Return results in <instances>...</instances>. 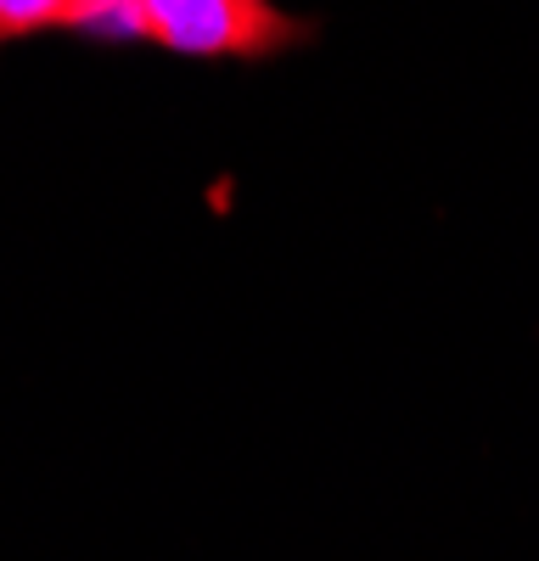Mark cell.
<instances>
[{"mask_svg":"<svg viewBox=\"0 0 539 561\" xmlns=\"http://www.w3.org/2000/svg\"><path fill=\"white\" fill-rule=\"evenodd\" d=\"M135 45L186 62H282L321 39V18L287 12L282 0H129Z\"/></svg>","mask_w":539,"mask_h":561,"instance_id":"6da1fadb","label":"cell"},{"mask_svg":"<svg viewBox=\"0 0 539 561\" xmlns=\"http://www.w3.org/2000/svg\"><path fill=\"white\" fill-rule=\"evenodd\" d=\"M39 34H73L84 45H135L129 0H0V51Z\"/></svg>","mask_w":539,"mask_h":561,"instance_id":"7a4b0ae2","label":"cell"}]
</instances>
